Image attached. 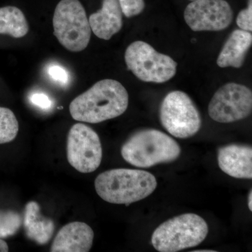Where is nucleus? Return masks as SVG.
<instances>
[{
    "label": "nucleus",
    "instance_id": "nucleus-1",
    "mask_svg": "<svg viewBox=\"0 0 252 252\" xmlns=\"http://www.w3.org/2000/svg\"><path fill=\"white\" fill-rule=\"evenodd\" d=\"M128 102V94L120 82L103 79L73 99L69 112L74 120L98 124L122 115Z\"/></svg>",
    "mask_w": 252,
    "mask_h": 252
},
{
    "label": "nucleus",
    "instance_id": "nucleus-2",
    "mask_svg": "<svg viewBox=\"0 0 252 252\" xmlns=\"http://www.w3.org/2000/svg\"><path fill=\"white\" fill-rule=\"evenodd\" d=\"M157 187L150 172L132 169H113L99 174L94 181L97 195L104 201L129 205L147 198Z\"/></svg>",
    "mask_w": 252,
    "mask_h": 252
},
{
    "label": "nucleus",
    "instance_id": "nucleus-3",
    "mask_svg": "<svg viewBox=\"0 0 252 252\" xmlns=\"http://www.w3.org/2000/svg\"><path fill=\"white\" fill-rule=\"evenodd\" d=\"M122 156L133 166L148 168L177 160L180 145L171 137L155 129L135 132L122 146Z\"/></svg>",
    "mask_w": 252,
    "mask_h": 252
},
{
    "label": "nucleus",
    "instance_id": "nucleus-4",
    "mask_svg": "<svg viewBox=\"0 0 252 252\" xmlns=\"http://www.w3.org/2000/svg\"><path fill=\"white\" fill-rule=\"evenodd\" d=\"M208 232V225L201 217L184 214L159 225L152 235V243L158 252H180L198 246Z\"/></svg>",
    "mask_w": 252,
    "mask_h": 252
},
{
    "label": "nucleus",
    "instance_id": "nucleus-5",
    "mask_svg": "<svg viewBox=\"0 0 252 252\" xmlns=\"http://www.w3.org/2000/svg\"><path fill=\"white\" fill-rule=\"evenodd\" d=\"M53 26L54 35L68 51L80 52L90 42V23L79 0H61L55 9Z\"/></svg>",
    "mask_w": 252,
    "mask_h": 252
},
{
    "label": "nucleus",
    "instance_id": "nucleus-6",
    "mask_svg": "<svg viewBox=\"0 0 252 252\" xmlns=\"http://www.w3.org/2000/svg\"><path fill=\"white\" fill-rule=\"evenodd\" d=\"M125 61L129 70L144 82L162 84L172 79L177 72V63L171 57L158 52L142 41L129 45Z\"/></svg>",
    "mask_w": 252,
    "mask_h": 252
},
{
    "label": "nucleus",
    "instance_id": "nucleus-7",
    "mask_svg": "<svg viewBox=\"0 0 252 252\" xmlns=\"http://www.w3.org/2000/svg\"><path fill=\"white\" fill-rule=\"evenodd\" d=\"M162 126L172 136L187 139L198 133L202 121L196 106L183 91L169 93L160 107Z\"/></svg>",
    "mask_w": 252,
    "mask_h": 252
},
{
    "label": "nucleus",
    "instance_id": "nucleus-8",
    "mask_svg": "<svg viewBox=\"0 0 252 252\" xmlns=\"http://www.w3.org/2000/svg\"><path fill=\"white\" fill-rule=\"evenodd\" d=\"M67 157L69 163L81 173L95 171L102 159L98 135L89 126L76 124L67 136Z\"/></svg>",
    "mask_w": 252,
    "mask_h": 252
},
{
    "label": "nucleus",
    "instance_id": "nucleus-9",
    "mask_svg": "<svg viewBox=\"0 0 252 252\" xmlns=\"http://www.w3.org/2000/svg\"><path fill=\"white\" fill-rule=\"evenodd\" d=\"M252 110V93L247 86L228 83L216 91L208 106L215 122L229 124L246 119Z\"/></svg>",
    "mask_w": 252,
    "mask_h": 252
},
{
    "label": "nucleus",
    "instance_id": "nucleus-10",
    "mask_svg": "<svg viewBox=\"0 0 252 252\" xmlns=\"http://www.w3.org/2000/svg\"><path fill=\"white\" fill-rule=\"evenodd\" d=\"M184 16L194 32L221 31L231 24L233 12L225 0H194L186 8Z\"/></svg>",
    "mask_w": 252,
    "mask_h": 252
},
{
    "label": "nucleus",
    "instance_id": "nucleus-11",
    "mask_svg": "<svg viewBox=\"0 0 252 252\" xmlns=\"http://www.w3.org/2000/svg\"><path fill=\"white\" fill-rule=\"evenodd\" d=\"M94 230L84 222L74 221L59 230L51 248L52 252H88L92 248Z\"/></svg>",
    "mask_w": 252,
    "mask_h": 252
},
{
    "label": "nucleus",
    "instance_id": "nucleus-12",
    "mask_svg": "<svg viewBox=\"0 0 252 252\" xmlns=\"http://www.w3.org/2000/svg\"><path fill=\"white\" fill-rule=\"evenodd\" d=\"M220 170L234 178H252V149L250 146L228 144L218 150Z\"/></svg>",
    "mask_w": 252,
    "mask_h": 252
},
{
    "label": "nucleus",
    "instance_id": "nucleus-13",
    "mask_svg": "<svg viewBox=\"0 0 252 252\" xmlns=\"http://www.w3.org/2000/svg\"><path fill=\"white\" fill-rule=\"evenodd\" d=\"M122 14L118 0H103L101 9L89 18L91 31L99 39L109 40L122 28Z\"/></svg>",
    "mask_w": 252,
    "mask_h": 252
},
{
    "label": "nucleus",
    "instance_id": "nucleus-14",
    "mask_svg": "<svg viewBox=\"0 0 252 252\" xmlns=\"http://www.w3.org/2000/svg\"><path fill=\"white\" fill-rule=\"evenodd\" d=\"M252 44L251 32L235 30L225 41L217 60V64L222 68L243 67Z\"/></svg>",
    "mask_w": 252,
    "mask_h": 252
},
{
    "label": "nucleus",
    "instance_id": "nucleus-15",
    "mask_svg": "<svg viewBox=\"0 0 252 252\" xmlns=\"http://www.w3.org/2000/svg\"><path fill=\"white\" fill-rule=\"evenodd\" d=\"M23 225L28 238L39 245L49 243L54 234V221L41 215L36 202H29L25 207Z\"/></svg>",
    "mask_w": 252,
    "mask_h": 252
},
{
    "label": "nucleus",
    "instance_id": "nucleus-16",
    "mask_svg": "<svg viewBox=\"0 0 252 252\" xmlns=\"http://www.w3.org/2000/svg\"><path fill=\"white\" fill-rule=\"evenodd\" d=\"M28 31L27 20L21 9L11 6L0 8V34L21 38L26 36Z\"/></svg>",
    "mask_w": 252,
    "mask_h": 252
},
{
    "label": "nucleus",
    "instance_id": "nucleus-17",
    "mask_svg": "<svg viewBox=\"0 0 252 252\" xmlns=\"http://www.w3.org/2000/svg\"><path fill=\"white\" fill-rule=\"evenodd\" d=\"M19 126L11 109L0 107V144L12 142L18 135Z\"/></svg>",
    "mask_w": 252,
    "mask_h": 252
},
{
    "label": "nucleus",
    "instance_id": "nucleus-18",
    "mask_svg": "<svg viewBox=\"0 0 252 252\" xmlns=\"http://www.w3.org/2000/svg\"><path fill=\"white\" fill-rule=\"evenodd\" d=\"M22 224L18 212L0 210V239L9 238L17 233Z\"/></svg>",
    "mask_w": 252,
    "mask_h": 252
},
{
    "label": "nucleus",
    "instance_id": "nucleus-19",
    "mask_svg": "<svg viewBox=\"0 0 252 252\" xmlns=\"http://www.w3.org/2000/svg\"><path fill=\"white\" fill-rule=\"evenodd\" d=\"M48 76L50 79L56 84L62 86L69 84V74L65 68L59 64H50L46 69Z\"/></svg>",
    "mask_w": 252,
    "mask_h": 252
},
{
    "label": "nucleus",
    "instance_id": "nucleus-20",
    "mask_svg": "<svg viewBox=\"0 0 252 252\" xmlns=\"http://www.w3.org/2000/svg\"><path fill=\"white\" fill-rule=\"evenodd\" d=\"M122 13L126 17L130 18L140 14L144 11V0H118Z\"/></svg>",
    "mask_w": 252,
    "mask_h": 252
},
{
    "label": "nucleus",
    "instance_id": "nucleus-21",
    "mask_svg": "<svg viewBox=\"0 0 252 252\" xmlns=\"http://www.w3.org/2000/svg\"><path fill=\"white\" fill-rule=\"evenodd\" d=\"M237 25L243 31H252V1L249 0L248 6L239 13Z\"/></svg>",
    "mask_w": 252,
    "mask_h": 252
},
{
    "label": "nucleus",
    "instance_id": "nucleus-22",
    "mask_svg": "<svg viewBox=\"0 0 252 252\" xmlns=\"http://www.w3.org/2000/svg\"><path fill=\"white\" fill-rule=\"evenodd\" d=\"M31 103L43 110H49L53 107V102L47 94L44 93L34 92L29 97Z\"/></svg>",
    "mask_w": 252,
    "mask_h": 252
},
{
    "label": "nucleus",
    "instance_id": "nucleus-23",
    "mask_svg": "<svg viewBox=\"0 0 252 252\" xmlns=\"http://www.w3.org/2000/svg\"><path fill=\"white\" fill-rule=\"evenodd\" d=\"M9 251V246L4 240L0 239V252H6Z\"/></svg>",
    "mask_w": 252,
    "mask_h": 252
},
{
    "label": "nucleus",
    "instance_id": "nucleus-24",
    "mask_svg": "<svg viewBox=\"0 0 252 252\" xmlns=\"http://www.w3.org/2000/svg\"><path fill=\"white\" fill-rule=\"evenodd\" d=\"M252 190L250 191V194H249V198H248V206L249 209H250V211H252Z\"/></svg>",
    "mask_w": 252,
    "mask_h": 252
},
{
    "label": "nucleus",
    "instance_id": "nucleus-25",
    "mask_svg": "<svg viewBox=\"0 0 252 252\" xmlns=\"http://www.w3.org/2000/svg\"><path fill=\"white\" fill-rule=\"evenodd\" d=\"M215 250H197L194 252H215Z\"/></svg>",
    "mask_w": 252,
    "mask_h": 252
},
{
    "label": "nucleus",
    "instance_id": "nucleus-26",
    "mask_svg": "<svg viewBox=\"0 0 252 252\" xmlns=\"http://www.w3.org/2000/svg\"><path fill=\"white\" fill-rule=\"evenodd\" d=\"M190 1H194V0H190Z\"/></svg>",
    "mask_w": 252,
    "mask_h": 252
}]
</instances>
